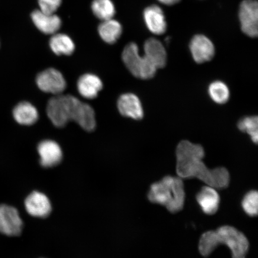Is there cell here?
<instances>
[{"instance_id": "cell-1", "label": "cell", "mask_w": 258, "mask_h": 258, "mask_svg": "<svg viewBox=\"0 0 258 258\" xmlns=\"http://www.w3.org/2000/svg\"><path fill=\"white\" fill-rule=\"evenodd\" d=\"M205 150L201 145L188 141L180 142L176 148V173L182 179L196 177L217 189L228 186L230 173L225 167L210 169L203 162Z\"/></svg>"}, {"instance_id": "cell-2", "label": "cell", "mask_w": 258, "mask_h": 258, "mask_svg": "<svg viewBox=\"0 0 258 258\" xmlns=\"http://www.w3.org/2000/svg\"><path fill=\"white\" fill-rule=\"evenodd\" d=\"M47 114L52 123L62 127L74 121L85 131L92 132L96 127L94 109L72 95H59L48 102Z\"/></svg>"}, {"instance_id": "cell-3", "label": "cell", "mask_w": 258, "mask_h": 258, "mask_svg": "<svg viewBox=\"0 0 258 258\" xmlns=\"http://www.w3.org/2000/svg\"><path fill=\"white\" fill-rule=\"evenodd\" d=\"M219 244H224L231 250L232 258H246L249 248V241L243 233L231 226L224 225L202 234L199 243L200 253L207 257Z\"/></svg>"}, {"instance_id": "cell-4", "label": "cell", "mask_w": 258, "mask_h": 258, "mask_svg": "<svg viewBox=\"0 0 258 258\" xmlns=\"http://www.w3.org/2000/svg\"><path fill=\"white\" fill-rule=\"evenodd\" d=\"M148 199L154 204L164 206L172 214L182 211L185 199L182 179L179 176H164L151 185Z\"/></svg>"}, {"instance_id": "cell-5", "label": "cell", "mask_w": 258, "mask_h": 258, "mask_svg": "<svg viewBox=\"0 0 258 258\" xmlns=\"http://www.w3.org/2000/svg\"><path fill=\"white\" fill-rule=\"evenodd\" d=\"M122 59L132 75L141 79L153 78L157 69L145 55L139 53L137 44L131 43L127 45L122 53Z\"/></svg>"}, {"instance_id": "cell-6", "label": "cell", "mask_w": 258, "mask_h": 258, "mask_svg": "<svg viewBox=\"0 0 258 258\" xmlns=\"http://www.w3.org/2000/svg\"><path fill=\"white\" fill-rule=\"evenodd\" d=\"M239 19L244 34L251 38L258 34V4L254 0H244L240 6Z\"/></svg>"}, {"instance_id": "cell-7", "label": "cell", "mask_w": 258, "mask_h": 258, "mask_svg": "<svg viewBox=\"0 0 258 258\" xmlns=\"http://www.w3.org/2000/svg\"><path fill=\"white\" fill-rule=\"evenodd\" d=\"M23 228V222L18 210L11 206L0 205V233L18 236Z\"/></svg>"}, {"instance_id": "cell-8", "label": "cell", "mask_w": 258, "mask_h": 258, "mask_svg": "<svg viewBox=\"0 0 258 258\" xmlns=\"http://www.w3.org/2000/svg\"><path fill=\"white\" fill-rule=\"evenodd\" d=\"M37 85L42 91L58 95L66 89L67 83L59 71L48 69L40 73L37 77Z\"/></svg>"}, {"instance_id": "cell-9", "label": "cell", "mask_w": 258, "mask_h": 258, "mask_svg": "<svg viewBox=\"0 0 258 258\" xmlns=\"http://www.w3.org/2000/svg\"><path fill=\"white\" fill-rule=\"evenodd\" d=\"M189 49L194 60L198 63L212 60L215 53V46L211 40L201 34L193 37L189 43Z\"/></svg>"}, {"instance_id": "cell-10", "label": "cell", "mask_w": 258, "mask_h": 258, "mask_svg": "<svg viewBox=\"0 0 258 258\" xmlns=\"http://www.w3.org/2000/svg\"><path fill=\"white\" fill-rule=\"evenodd\" d=\"M25 209L29 214L37 218H46L51 212L49 199L44 194L34 191L30 194L25 201Z\"/></svg>"}, {"instance_id": "cell-11", "label": "cell", "mask_w": 258, "mask_h": 258, "mask_svg": "<svg viewBox=\"0 0 258 258\" xmlns=\"http://www.w3.org/2000/svg\"><path fill=\"white\" fill-rule=\"evenodd\" d=\"M40 157L41 165L44 167H52L57 165L62 159L63 154L59 145L51 140L41 142L38 146Z\"/></svg>"}, {"instance_id": "cell-12", "label": "cell", "mask_w": 258, "mask_h": 258, "mask_svg": "<svg viewBox=\"0 0 258 258\" xmlns=\"http://www.w3.org/2000/svg\"><path fill=\"white\" fill-rule=\"evenodd\" d=\"M119 112L124 117L141 120L144 117V109L140 99L133 93H125L117 102Z\"/></svg>"}, {"instance_id": "cell-13", "label": "cell", "mask_w": 258, "mask_h": 258, "mask_svg": "<svg viewBox=\"0 0 258 258\" xmlns=\"http://www.w3.org/2000/svg\"><path fill=\"white\" fill-rule=\"evenodd\" d=\"M144 18L147 27L153 34L159 35L166 32L167 24L165 16L159 6L152 5L145 9Z\"/></svg>"}, {"instance_id": "cell-14", "label": "cell", "mask_w": 258, "mask_h": 258, "mask_svg": "<svg viewBox=\"0 0 258 258\" xmlns=\"http://www.w3.org/2000/svg\"><path fill=\"white\" fill-rule=\"evenodd\" d=\"M31 19L35 27L46 34H56L62 24L59 16L46 14L40 10H37L32 13Z\"/></svg>"}, {"instance_id": "cell-15", "label": "cell", "mask_w": 258, "mask_h": 258, "mask_svg": "<svg viewBox=\"0 0 258 258\" xmlns=\"http://www.w3.org/2000/svg\"><path fill=\"white\" fill-rule=\"evenodd\" d=\"M196 199L205 214L212 215L218 211L220 197L217 189L208 185L203 186L197 195Z\"/></svg>"}, {"instance_id": "cell-16", "label": "cell", "mask_w": 258, "mask_h": 258, "mask_svg": "<svg viewBox=\"0 0 258 258\" xmlns=\"http://www.w3.org/2000/svg\"><path fill=\"white\" fill-rule=\"evenodd\" d=\"M144 55L157 69L165 67L167 62L166 51L160 41L153 38L148 39L144 44Z\"/></svg>"}, {"instance_id": "cell-17", "label": "cell", "mask_w": 258, "mask_h": 258, "mask_svg": "<svg viewBox=\"0 0 258 258\" xmlns=\"http://www.w3.org/2000/svg\"><path fill=\"white\" fill-rule=\"evenodd\" d=\"M103 88V84L98 76L86 74L81 76L77 82V89L81 95L86 99L96 98Z\"/></svg>"}, {"instance_id": "cell-18", "label": "cell", "mask_w": 258, "mask_h": 258, "mask_svg": "<svg viewBox=\"0 0 258 258\" xmlns=\"http://www.w3.org/2000/svg\"><path fill=\"white\" fill-rule=\"evenodd\" d=\"M13 115L19 124L25 125L34 124L39 117L37 108L28 102H22L16 105Z\"/></svg>"}, {"instance_id": "cell-19", "label": "cell", "mask_w": 258, "mask_h": 258, "mask_svg": "<svg viewBox=\"0 0 258 258\" xmlns=\"http://www.w3.org/2000/svg\"><path fill=\"white\" fill-rule=\"evenodd\" d=\"M100 37L106 43L114 44L120 38L122 34V27L119 22L111 19L104 21L98 27Z\"/></svg>"}, {"instance_id": "cell-20", "label": "cell", "mask_w": 258, "mask_h": 258, "mask_svg": "<svg viewBox=\"0 0 258 258\" xmlns=\"http://www.w3.org/2000/svg\"><path fill=\"white\" fill-rule=\"evenodd\" d=\"M50 47L57 55H71L75 50V44L69 35L54 34L50 40Z\"/></svg>"}, {"instance_id": "cell-21", "label": "cell", "mask_w": 258, "mask_h": 258, "mask_svg": "<svg viewBox=\"0 0 258 258\" xmlns=\"http://www.w3.org/2000/svg\"><path fill=\"white\" fill-rule=\"evenodd\" d=\"M92 10L93 14L103 21L112 19L115 14V6L111 0H94L92 3Z\"/></svg>"}, {"instance_id": "cell-22", "label": "cell", "mask_w": 258, "mask_h": 258, "mask_svg": "<svg viewBox=\"0 0 258 258\" xmlns=\"http://www.w3.org/2000/svg\"><path fill=\"white\" fill-rule=\"evenodd\" d=\"M208 93L212 101L218 104H225L230 99V90L221 81H216L212 83L209 86Z\"/></svg>"}, {"instance_id": "cell-23", "label": "cell", "mask_w": 258, "mask_h": 258, "mask_svg": "<svg viewBox=\"0 0 258 258\" xmlns=\"http://www.w3.org/2000/svg\"><path fill=\"white\" fill-rule=\"evenodd\" d=\"M238 127L244 133L249 135L254 144L258 141V119L256 116L247 117L238 122Z\"/></svg>"}, {"instance_id": "cell-24", "label": "cell", "mask_w": 258, "mask_h": 258, "mask_svg": "<svg viewBox=\"0 0 258 258\" xmlns=\"http://www.w3.org/2000/svg\"><path fill=\"white\" fill-rule=\"evenodd\" d=\"M242 208L246 214L250 217L257 215L258 195L256 191H251L244 196L241 203Z\"/></svg>"}, {"instance_id": "cell-25", "label": "cell", "mask_w": 258, "mask_h": 258, "mask_svg": "<svg viewBox=\"0 0 258 258\" xmlns=\"http://www.w3.org/2000/svg\"><path fill=\"white\" fill-rule=\"evenodd\" d=\"M61 3L62 0H38L40 11L48 14H54Z\"/></svg>"}, {"instance_id": "cell-26", "label": "cell", "mask_w": 258, "mask_h": 258, "mask_svg": "<svg viewBox=\"0 0 258 258\" xmlns=\"http://www.w3.org/2000/svg\"><path fill=\"white\" fill-rule=\"evenodd\" d=\"M180 0H159L162 4L167 6H172L176 4V3L179 2Z\"/></svg>"}]
</instances>
